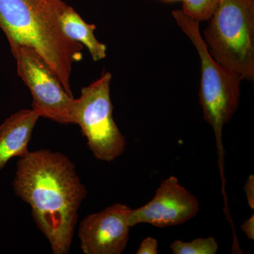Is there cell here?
I'll list each match as a JSON object with an SVG mask.
<instances>
[{
    "label": "cell",
    "mask_w": 254,
    "mask_h": 254,
    "mask_svg": "<svg viewBox=\"0 0 254 254\" xmlns=\"http://www.w3.org/2000/svg\"><path fill=\"white\" fill-rule=\"evenodd\" d=\"M13 187L31 206L33 220L53 254L69 253L78 209L87 195L73 162L59 152L29 151L18 160Z\"/></svg>",
    "instance_id": "obj_1"
},
{
    "label": "cell",
    "mask_w": 254,
    "mask_h": 254,
    "mask_svg": "<svg viewBox=\"0 0 254 254\" xmlns=\"http://www.w3.org/2000/svg\"><path fill=\"white\" fill-rule=\"evenodd\" d=\"M158 242L155 238L148 237L142 241L139 248L137 250V254H158Z\"/></svg>",
    "instance_id": "obj_13"
},
{
    "label": "cell",
    "mask_w": 254,
    "mask_h": 254,
    "mask_svg": "<svg viewBox=\"0 0 254 254\" xmlns=\"http://www.w3.org/2000/svg\"><path fill=\"white\" fill-rule=\"evenodd\" d=\"M40 118L33 110H21L0 126V171L11 158H21L29 152L28 143Z\"/></svg>",
    "instance_id": "obj_9"
},
{
    "label": "cell",
    "mask_w": 254,
    "mask_h": 254,
    "mask_svg": "<svg viewBox=\"0 0 254 254\" xmlns=\"http://www.w3.org/2000/svg\"><path fill=\"white\" fill-rule=\"evenodd\" d=\"M66 5L63 0H0V28L11 49L23 46L36 51L73 96L71 71L73 64L83 59V47L60 27Z\"/></svg>",
    "instance_id": "obj_2"
},
{
    "label": "cell",
    "mask_w": 254,
    "mask_h": 254,
    "mask_svg": "<svg viewBox=\"0 0 254 254\" xmlns=\"http://www.w3.org/2000/svg\"><path fill=\"white\" fill-rule=\"evenodd\" d=\"M241 229L245 234L247 238L250 240H254V215H252L242 225Z\"/></svg>",
    "instance_id": "obj_15"
},
{
    "label": "cell",
    "mask_w": 254,
    "mask_h": 254,
    "mask_svg": "<svg viewBox=\"0 0 254 254\" xmlns=\"http://www.w3.org/2000/svg\"><path fill=\"white\" fill-rule=\"evenodd\" d=\"M205 29L214 59L242 79L254 78V0H220Z\"/></svg>",
    "instance_id": "obj_4"
},
{
    "label": "cell",
    "mask_w": 254,
    "mask_h": 254,
    "mask_svg": "<svg viewBox=\"0 0 254 254\" xmlns=\"http://www.w3.org/2000/svg\"><path fill=\"white\" fill-rule=\"evenodd\" d=\"M165 1H183L184 0H165Z\"/></svg>",
    "instance_id": "obj_16"
},
{
    "label": "cell",
    "mask_w": 254,
    "mask_h": 254,
    "mask_svg": "<svg viewBox=\"0 0 254 254\" xmlns=\"http://www.w3.org/2000/svg\"><path fill=\"white\" fill-rule=\"evenodd\" d=\"M245 191L247 202L251 209H254V176L251 175L245 185Z\"/></svg>",
    "instance_id": "obj_14"
},
{
    "label": "cell",
    "mask_w": 254,
    "mask_h": 254,
    "mask_svg": "<svg viewBox=\"0 0 254 254\" xmlns=\"http://www.w3.org/2000/svg\"><path fill=\"white\" fill-rule=\"evenodd\" d=\"M130 210L127 205L116 203L83 218L78 229L83 254H123L129 236Z\"/></svg>",
    "instance_id": "obj_8"
},
{
    "label": "cell",
    "mask_w": 254,
    "mask_h": 254,
    "mask_svg": "<svg viewBox=\"0 0 254 254\" xmlns=\"http://www.w3.org/2000/svg\"><path fill=\"white\" fill-rule=\"evenodd\" d=\"M173 15L199 55L201 72L199 98L203 118L213 128L219 153L223 156L222 130L238 108L242 78L220 64L210 55L204 38L200 34L199 21L182 10L173 11Z\"/></svg>",
    "instance_id": "obj_3"
},
{
    "label": "cell",
    "mask_w": 254,
    "mask_h": 254,
    "mask_svg": "<svg viewBox=\"0 0 254 254\" xmlns=\"http://www.w3.org/2000/svg\"><path fill=\"white\" fill-rule=\"evenodd\" d=\"M59 21L63 33L72 41L86 46L93 61H99L106 58L107 47L95 38V24L85 22L77 11L68 5L60 14Z\"/></svg>",
    "instance_id": "obj_10"
},
{
    "label": "cell",
    "mask_w": 254,
    "mask_h": 254,
    "mask_svg": "<svg viewBox=\"0 0 254 254\" xmlns=\"http://www.w3.org/2000/svg\"><path fill=\"white\" fill-rule=\"evenodd\" d=\"M199 211V203L194 195L170 176L158 187L154 198L140 208L130 210L128 224H150L156 227L176 226L189 221Z\"/></svg>",
    "instance_id": "obj_7"
},
{
    "label": "cell",
    "mask_w": 254,
    "mask_h": 254,
    "mask_svg": "<svg viewBox=\"0 0 254 254\" xmlns=\"http://www.w3.org/2000/svg\"><path fill=\"white\" fill-rule=\"evenodd\" d=\"M170 249L174 254H215L218 245L214 237H209L189 242L175 240L170 245Z\"/></svg>",
    "instance_id": "obj_11"
},
{
    "label": "cell",
    "mask_w": 254,
    "mask_h": 254,
    "mask_svg": "<svg viewBox=\"0 0 254 254\" xmlns=\"http://www.w3.org/2000/svg\"><path fill=\"white\" fill-rule=\"evenodd\" d=\"M220 0H184L185 14L197 21H206L211 17Z\"/></svg>",
    "instance_id": "obj_12"
},
{
    "label": "cell",
    "mask_w": 254,
    "mask_h": 254,
    "mask_svg": "<svg viewBox=\"0 0 254 254\" xmlns=\"http://www.w3.org/2000/svg\"><path fill=\"white\" fill-rule=\"evenodd\" d=\"M11 51L16 60L18 76L33 97L32 110L56 123L73 124L75 98L65 91L43 58L27 47H16Z\"/></svg>",
    "instance_id": "obj_6"
},
{
    "label": "cell",
    "mask_w": 254,
    "mask_h": 254,
    "mask_svg": "<svg viewBox=\"0 0 254 254\" xmlns=\"http://www.w3.org/2000/svg\"><path fill=\"white\" fill-rule=\"evenodd\" d=\"M112 74L104 72L89 86L83 87L75 99L73 124L81 128L93 155L102 161L113 162L126 149L125 137L113 116L110 98Z\"/></svg>",
    "instance_id": "obj_5"
}]
</instances>
